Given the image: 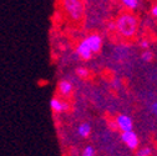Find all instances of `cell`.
Wrapping results in <instances>:
<instances>
[{
  "instance_id": "6da1fadb",
  "label": "cell",
  "mask_w": 157,
  "mask_h": 156,
  "mask_svg": "<svg viewBox=\"0 0 157 156\" xmlns=\"http://www.w3.org/2000/svg\"><path fill=\"white\" fill-rule=\"evenodd\" d=\"M117 33L126 39H132L137 34L139 20L131 13H122L116 20Z\"/></svg>"
},
{
  "instance_id": "7a4b0ae2",
  "label": "cell",
  "mask_w": 157,
  "mask_h": 156,
  "mask_svg": "<svg viewBox=\"0 0 157 156\" xmlns=\"http://www.w3.org/2000/svg\"><path fill=\"white\" fill-rule=\"evenodd\" d=\"M63 6L67 16L74 21H78L84 15V3L80 0H65L63 2Z\"/></svg>"
},
{
  "instance_id": "3957f363",
  "label": "cell",
  "mask_w": 157,
  "mask_h": 156,
  "mask_svg": "<svg viewBox=\"0 0 157 156\" xmlns=\"http://www.w3.org/2000/svg\"><path fill=\"white\" fill-rule=\"evenodd\" d=\"M76 54L82 60H90L91 57H92L94 53H92V50L90 48V44H89L86 37L82 39V40L77 44V46H76Z\"/></svg>"
},
{
  "instance_id": "277c9868",
  "label": "cell",
  "mask_w": 157,
  "mask_h": 156,
  "mask_svg": "<svg viewBox=\"0 0 157 156\" xmlns=\"http://www.w3.org/2000/svg\"><path fill=\"white\" fill-rule=\"evenodd\" d=\"M121 140L131 150H137L139 149L140 140H139V138H137V134L133 130L132 131H127V132H122L121 134Z\"/></svg>"
},
{
  "instance_id": "5b68a950",
  "label": "cell",
  "mask_w": 157,
  "mask_h": 156,
  "mask_svg": "<svg viewBox=\"0 0 157 156\" xmlns=\"http://www.w3.org/2000/svg\"><path fill=\"white\" fill-rule=\"evenodd\" d=\"M116 123H117V126L119 129L122 131V132H127V131H132L133 129V121L130 116L127 115H124V114H119L115 118Z\"/></svg>"
},
{
  "instance_id": "8992f818",
  "label": "cell",
  "mask_w": 157,
  "mask_h": 156,
  "mask_svg": "<svg viewBox=\"0 0 157 156\" xmlns=\"http://www.w3.org/2000/svg\"><path fill=\"white\" fill-rule=\"evenodd\" d=\"M87 41L90 44V48L92 50L94 54H97L101 51V48H102V36L97 33H94V34H90L89 36H86Z\"/></svg>"
},
{
  "instance_id": "52a82bcc",
  "label": "cell",
  "mask_w": 157,
  "mask_h": 156,
  "mask_svg": "<svg viewBox=\"0 0 157 156\" xmlns=\"http://www.w3.org/2000/svg\"><path fill=\"white\" fill-rule=\"evenodd\" d=\"M69 104L66 101H63L57 97H52L50 100V109L55 112V114H60V112H64V111H67L69 110Z\"/></svg>"
},
{
  "instance_id": "ba28073f",
  "label": "cell",
  "mask_w": 157,
  "mask_h": 156,
  "mask_svg": "<svg viewBox=\"0 0 157 156\" xmlns=\"http://www.w3.org/2000/svg\"><path fill=\"white\" fill-rule=\"evenodd\" d=\"M72 89L74 86L69 80H60L57 84V90L63 96H69L72 92Z\"/></svg>"
},
{
  "instance_id": "9c48e42d",
  "label": "cell",
  "mask_w": 157,
  "mask_h": 156,
  "mask_svg": "<svg viewBox=\"0 0 157 156\" xmlns=\"http://www.w3.org/2000/svg\"><path fill=\"white\" fill-rule=\"evenodd\" d=\"M77 134L80 135L81 138H84V139L89 138V135L91 134V126H90V124H87V123H82L80 126L77 127Z\"/></svg>"
},
{
  "instance_id": "30bf717a",
  "label": "cell",
  "mask_w": 157,
  "mask_h": 156,
  "mask_svg": "<svg viewBox=\"0 0 157 156\" xmlns=\"http://www.w3.org/2000/svg\"><path fill=\"white\" fill-rule=\"evenodd\" d=\"M122 5L127 10H135V9H137V6L140 5V2L139 0H122Z\"/></svg>"
},
{
  "instance_id": "8fae6325",
  "label": "cell",
  "mask_w": 157,
  "mask_h": 156,
  "mask_svg": "<svg viewBox=\"0 0 157 156\" xmlns=\"http://www.w3.org/2000/svg\"><path fill=\"white\" fill-rule=\"evenodd\" d=\"M153 151L150 146H144V147H139L136 150V156H152Z\"/></svg>"
},
{
  "instance_id": "7c38bea8",
  "label": "cell",
  "mask_w": 157,
  "mask_h": 156,
  "mask_svg": "<svg viewBox=\"0 0 157 156\" xmlns=\"http://www.w3.org/2000/svg\"><path fill=\"white\" fill-rule=\"evenodd\" d=\"M76 75L80 77V79H87L90 76V71L86 68H77L76 69Z\"/></svg>"
},
{
  "instance_id": "4fadbf2b",
  "label": "cell",
  "mask_w": 157,
  "mask_h": 156,
  "mask_svg": "<svg viewBox=\"0 0 157 156\" xmlns=\"http://www.w3.org/2000/svg\"><path fill=\"white\" fill-rule=\"evenodd\" d=\"M141 59H142L144 61H146V63L152 61V60H153V53H152L151 50H145V51H142Z\"/></svg>"
},
{
  "instance_id": "5bb4252c",
  "label": "cell",
  "mask_w": 157,
  "mask_h": 156,
  "mask_svg": "<svg viewBox=\"0 0 157 156\" xmlns=\"http://www.w3.org/2000/svg\"><path fill=\"white\" fill-rule=\"evenodd\" d=\"M81 156H95V149L91 145L85 146L82 152H81Z\"/></svg>"
},
{
  "instance_id": "9a60e30c",
  "label": "cell",
  "mask_w": 157,
  "mask_h": 156,
  "mask_svg": "<svg viewBox=\"0 0 157 156\" xmlns=\"http://www.w3.org/2000/svg\"><path fill=\"white\" fill-rule=\"evenodd\" d=\"M139 45H140V48L144 49V51H145V50H148V48H150V41L146 40V39H142V40L139 41Z\"/></svg>"
},
{
  "instance_id": "2e32d148",
  "label": "cell",
  "mask_w": 157,
  "mask_h": 156,
  "mask_svg": "<svg viewBox=\"0 0 157 156\" xmlns=\"http://www.w3.org/2000/svg\"><path fill=\"white\" fill-rule=\"evenodd\" d=\"M107 124H109V126H110L112 130H117V129H119L116 120H107Z\"/></svg>"
},
{
  "instance_id": "e0dca14e",
  "label": "cell",
  "mask_w": 157,
  "mask_h": 156,
  "mask_svg": "<svg viewBox=\"0 0 157 156\" xmlns=\"http://www.w3.org/2000/svg\"><path fill=\"white\" fill-rule=\"evenodd\" d=\"M107 28L109 30L113 31V30H117V25H116V21H109L107 23Z\"/></svg>"
},
{
  "instance_id": "ac0fdd59",
  "label": "cell",
  "mask_w": 157,
  "mask_h": 156,
  "mask_svg": "<svg viewBox=\"0 0 157 156\" xmlns=\"http://www.w3.org/2000/svg\"><path fill=\"white\" fill-rule=\"evenodd\" d=\"M151 15L153 18H157V3H155L152 6H151Z\"/></svg>"
},
{
  "instance_id": "d6986e66",
  "label": "cell",
  "mask_w": 157,
  "mask_h": 156,
  "mask_svg": "<svg viewBox=\"0 0 157 156\" xmlns=\"http://www.w3.org/2000/svg\"><path fill=\"white\" fill-rule=\"evenodd\" d=\"M151 110H152V112H153L155 115H157V103H153V104L151 105Z\"/></svg>"
},
{
  "instance_id": "ffe728a7",
  "label": "cell",
  "mask_w": 157,
  "mask_h": 156,
  "mask_svg": "<svg viewBox=\"0 0 157 156\" xmlns=\"http://www.w3.org/2000/svg\"><path fill=\"white\" fill-rule=\"evenodd\" d=\"M119 85H120V83L117 81V80L112 81V86H113V89H119Z\"/></svg>"
}]
</instances>
